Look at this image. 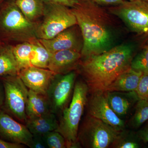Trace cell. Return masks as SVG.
<instances>
[{
  "label": "cell",
  "mask_w": 148,
  "mask_h": 148,
  "mask_svg": "<svg viewBox=\"0 0 148 148\" xmlns=\"http://www.w3.org/2000/svg\"><path fill=\"white\" fill-rule=\"evenodd\" d=\"M44 18L37 28L38 39H50L66 29L77 24L72 9L66 6L45 4Z\"/></svg>",
  "instance_id": "obj_6"
},
{
  "label": "cell",
  "mask_w": 148,
  "mask_h": 148,
  "mask_svg": "<svg viewBox=\"0 0 148 148\" xmlns=\"http://www.w3.org/2000/svg\"><path fill=\"white\" fill-rule=\"evenodd\" d=\"M45 4H53L66 6L69 8H74L79 1L78 0H42Z\"/></svg>",
  "instance_id": "obj_28"
},
{
  "label": "cell",
  "mask_w": 148,
  "mask_h": 148,
  "mask_svg": "<svg viewBox=\"0 0 148 148\" xmlns=\"http://www.w3.org/2000/svg\"><path fill=\"white\" fill-rule=\"evenodd\" d=\"M27 119H32L51 112L45 95L29 90L26 106Z\"/></svg>",
  "instance_id": "obj_18"
},
{
  "label": "cell",
  "mask_w": 148,
  "mask_h": 148,
  "mask_svg": "<svg viewBox=\"0 0 148 148\" xmlns=\"http://www.w3.org/2000/svg\"><path fill=\"white\" fill-rule=\"evenodd\" d=\"M131 69L142 72L143 73H148V46L146 45L143 50L133 58L131 61Z\"/></svg>",
  "instance_id": "obj_25"
},
{
  "label": "cell",
  "mask_w": 148,
  "mask_h": 148,
  "mask_svg": "<svg viewBox=\"0 0 148 148\" xmlns=\"http://www.w3.org/2000/svg\"><path fill=\"white\" fill-rule=\"evenodd\" d=\"M12 49L19 71L32 66L31 59L33 45L32 42H21L13 46Z\"/></svg>",
  "instance_id": "obj_21"
},
{
  "label": "cell",
  "mask_w": 148,
  "mask_h": 148,
  "mask_svg": "<svg viewBox=\"0 0 148 148\" xmlns=\"http://www.w3.org/2000/svg\"><path fill=\"white\" fill-rule=\"evenodd\" d=\"M109 10L132 32L138 35L148 34V0L124 1Z\"/></svg>",
  "instance_id": "obj_8"
},
{
  "label": "cell",
  "mask_w": 148,
  "mask_h": 148,
  "mask_svg": "<svg viewBox=\"0 0 148 148\" xmlns=\"http://www.w3.org/2000/svg\"><path fill=\"white\" fill-rule=\"evenodd\" d=\"M22 14L29 21L33 22L43 16L45 4L42 0H14Z\"/></svg>",
  "instance_id": "obj_20"
},
{
  "label": "cell",
  "mask_w": 148,
  "mask_h": 148,
  "mask_svg": "<svg viewBox=\"0 0 148 148\" xmlns=\"http://www.w3.org/2000/svg\"><path fill=\"white\" fill-rule=\"evenodd\" d=\"M55 75L48 69L32 66L21 69L18 75L29 90L46 95Z\"/></svg>",
  "instance_id": "obj_12"
},
{
  "label": "cell",
  "mask_w": 148,
  "mask_h": 148,
  "mask_svg": "<svg viewBox=\"0 0 148 148\" xmlns=\"http://www.w3.org/2000/svg\"><path fill=\"white\" fill-rule=\"evenodd\" d=\"M81 58L80 51L69 49L57 51L51 53L48 69L56 75L67 73L76 69Z\"/></svg>",
  "instance_id": "obj_13"
},
{
  "label": "cell",
  "mask_w": 148,
  "mask_h": 148,
  "mask_svg": "<svg viewBox=\"0 0 148 148\" xmlns=\"http://www.w3.org/2000/svg\"><path fill=\"white\" fill-rule=\"evenodd\" d=\"M123 131L88 114L79 129L78 140L85 148H107L112 145Z\"/></svg>",
  "instance_id": "obj_5"
},
{
  "label": "cell",
  "mask_w": 148,
  "mask_h": 148,
  "mask_svg": "<svg viewBox=\"0 0 148 148\" xmlns=\"http://www.w3.org/2000/svg\"><path fill=\"white\" fill-rule=\"evenodd\" d=\"M1 46V44H0V47Z\"/></svg>",
  "instance_id": "obj_37"
},
{
  "label": "cell",
  "mask_w": 148,
  "mask_h": 148,
  "mask_svg": "<svg viewBox=\"0 0 148 148\" xmlns=\"http://www.w3.org/2000/svg\"><path fill=\"white\" fill-rule=\"evenodd\" d=\"M78 1H82V0H78Z\"/></svg>",
  "instance_id": "obj_36"
},
{
  "label": "cell",
  "mask_w": 148,
  "mask_h": 148,
  "mask_svg": "<svg viewBox=\"0 0 148 148\" xmlns=\"http://www.w3.org/2000/svg\"><path fill=\"white\" fill-rule=\"evenodd\" d=\"M13 46L0 47V77L15 75L19 74V70L14 55Z\"/></svg>",
  "instance_id": "obj_19"
},
{
  "label": "cell",
  "mask_w": 148,
  "mask_h": 148,
  "mask_svg": "<svg viewBox=\"0 0 148 148\" xmlns=\"http://www.w3.org/2000/svg\"><path fill=\"white\" fill-rule=\"evenodd\" d=\"M38 25L26 18L14 0L6 3L0 11V30L14 40L30 42L37 38Z\"/></svg>",
  "instance_id": "obj_4"
},
{
  "label": "cell",
  "mask_w": 148,
  "mask_h": 148,
  "mask_svg": "<svg viewBox=\"0 0 148 148\" xmlns=\"http://www.w3.org/2000/svg\"><path fill=\"white\" fill-rule=\"evenodd\" d=\"M47 148V147L44 140L42 136L33 135L32 148Z\"/></svg>",
  "instance_id": "obj_29"
},
{
  "label": "cell",
  "mask_w": 148,
  "mask_h": 148,
  "mask_svg": "<svg viewBox=\"0 0 148 148\" xmlns=\"http://www.w3.org/2000/svg\"><path fill=\"white\" fill-rule=\"evenodd\" d=\"M72 10L82 36L81 59L104 53L115 46L112 21L99 5L90 0H82Z\"/></svg>",
  "instance_id": "obj_1"
},
{
  "label": "cell",
  "mask_w": 148,
  "mask_h": 148,
  "mask_svg": "<svg viewBox=\"0 0 148 148\" xmlns=\"http://www.w3.org/2000/svg\"><path fill=\"white\" fill-rule=\"evenodd\" d=\"M4 102V95L3 94L2 90L0 86V109L3 106Z\"/></svg>",
  "instance_id": "obj_33"
},
{
  "label": "cell",
  "mask_w": 148,
  "mask_h": 148,
  "mask_svg": "<svg viewBox=\"0 0 148 148\" xmlns=\"http://www.w3.org/2000/svg\"><path fill=\"white\" fill-rule=\"evenodd\" d=\"M0 109V137L11 143H18L32 148L33 135L25 124H22Z\"/></svg>",
  "instance_id": "obj_11"
},
{
  "label": "cell",
  "mask_w": 148,
  "mask_h": 148,
  "mask_svg": "<svg viewBox=\"0 0 148 148\" xmlns=\"http://www.w3.org/2000/svg\"><path fill=\"white\" fill-rule=\"evenodd\" d=\"M140 140L137 134L133 135L131 133L125 132L124 130L112 147L116 148H140Z\"/></svg>",
  "instance_id": "obj_24"
},
{
  "label": "cell",
  "mask_w": 148,
  "mask_h": 148,
  "mask_svg": "<svg viewBox=\"0 0 148 148\" xmlns=\"http://www.w3.org/2000/svg\"><path fill=\"white\" fill-rule=\"evenodd\" d=\"M140 140L144 143H148V121L145 127L136 133Z\"/></svg>",
  "instance_id": "obj_32"
},
{
  "label": "cell",
  "mask_w": 148,
  "mask_h": 148,
  "mask_svg": "<svg viewBox=\"0 0 148 148\" xmlns=\"http://www.w3.org/2000/svg\"><path fill=\"white\" fill-rule=\"evenodd\" d=\"M4 0H0V5L3 2V1Z\"/></svg>",
  "instance_id": "obj_34"
},
{
  "label": "cell",
  "mask_w": 148,
  "mask_h": 148,
  "mask_svg": "<svg viewBox=\"0 0 148 148\" xmlns=\"http://www.w3.org/2000/svg\"><path fill=\"white\" fill-rule=\"evenodd\" d=\"M147 45L148 46V45Z\"/></svg>",
  "instance_id": "obj_38"
},
{
  "label": "cell",
  "mask_w": 148,
  "mask_h": 148,
  "mask_svg": "<svg viewBox=\"0 0 148 148\" xmlns=\"http://www.w3.org/2000/svg\"><path fill=\"white\" fill-rule=\"evenodd\" d=\"M73 27L64 30L50 39L39 40L51 53L69 49L80 51L78 47L77 36Z\"/></svg>",
  "instance_id": "obj_14"
},
{
  "label": "cell",
  "mask_w": 148,
  "mask_h": 148,
  "mask_svg": "<svg viewBox=\"0 0 148 148\" xmlns=\"http://www.w3.org/2000/svg\"><path fill=\"white\" fill-rule=\"evenodd\" d=\"M124 1H134V0H123Z\"/></svg>",
  "instance_id": "obj_35"
},
{
  "label": "cell",
  "mask_w": 148,
  "mask_h": 148,
  "mask_svg": "<svg viewBox=\"0 0 148 148\" xmlns=\"http://www.w3.org/2000/svg\"><path fill=\"white\" fill-rule=\"evenodd\" d=\"M24 146L22 144L11 143L0 138V148H24Z\"/></svg>",
  "instance_id": "obj_31"
},
{
  "label": "cell",
  "mask_w": 148,
  "mask_h": 148,
  "mask_svg": "<svg viewBox=\"0 0 148 148\" xmlns=\"http://www.w3.org/2000/svg\"><path fill=\"white\" fill-rule=\"evenodd\" d=\"M148 121V100L139 99L135 104V112L130 121V125L137 129Z\"/></svg>",
  "instance_id": "obj_23"
},
{
  "label": "cell",
  "mask_w": 148,
  "mask_h": 148,
  "mask_svg": "<svg viewBox=\"0 0 148 148\" xmlns=\"http://www.w3.org/2000/svg\"><path fill=\"white\" fill-rule=\"evenodd\" d=\"M77 73L75 71L61 75H55L47 92L46 96L51 112L61 114L73 91Z\"/></svg>",
  "instance_id": "obj_9"
},
{
  "label": "cell",
  "mask_w": 148,
  "mask_h": 148,
  "mask_svg": "<svg viewBox=\"0 0 148 148\" xmlns=\"http://www.w3.org/2000/svg\"><path fill=\"white\" fill-rule=\"evenodd\" d=\"M134 51V46L124 44L83 59L79 65L88 91H106L118 77L130 69Z\"/></svg>",
  "instance_id": "obj_2"
},
{
  "label": "cell",
  "mask_w": 148,
  "mask_h": 148,
  "mask_svg": "<svg viewBox=\"0 0 148 148\" xmlns=\"http://www.w3.org/2000/svg\"><path fill=\"white\" fill-rule=\"evenodd\" d=\"M25 125L33 135L43 136L56 130L58 126L56 115L52 112L37 117L27 119Z\"/></svg>",
  "instance_id": "obj_16"
},
{
  "label": "cell",
  "mask_w": 148,
  "mask_h": 148,
  "mask_svg": "<svg viewBox=\"0 0 148 148\" xmlns=\"http://www.w3.org/2000/svg\"><path fill=\"white\" fill-rule=\"evenodd\" d=\"M98 5L116 6L123 2V0H90Z\"/></svg>",
  "instance_id": "obj_30"
},
{
  "label": "cell",
  "mask_w": 148,
  "mask_h": 148,
  "mask_svg": "<svg viewBox=\"0 0 148 148\" xmlns=\"http://www.w3.org/2000/svg\"><path fill=\"white\" fill-rule=\"evenodd\" d=\"M135 92L139 99L148 100V73H143Z\"/></svg>",
  "instance_id": "obj_27"
},
{
  "label": "cell",
  "mask_w": 148,
  "mask_h": 148,
  "mask_svg": "<svg viewBox=\"0 0 148 148\" xmlns=\"http://www.w3.org/2000/svg\"><path fill=\"white\" fill-rule=\"evenodd\" d=\"M143 73L131 68L121 74L111 84L106 91H135Z\"/></svg>",
  "instance_id": "obj_17"
},
{
  "label": "cell",
  "mask_w": 148,
  "mask_h": 148,
  "mask_svg": "<svg viewBox=\"0 0 148 148\" xmlns=\"http://www.w3.org/2000/svg\"><path fill=\"white\" fill-rule=\"evenodd\" d=\"M88 92V87L85 82L77 81L75 83L70 105L61 113L58 127L56 131L64 136L67 148L81 147L78 140V135L80 122L87 104Z\"/></svg>",
  "instance_id": "obj_3"
},
{
  "label": "cell",
  "mask_w": 148,
  "mask_h": 148,
  "mask_svg": "<svg viewBox=\"0 0 148 148\" xmlns=\"http://www.w3.org/2000/svg\"><path fill=\"white\" fill-rule=\"evenodd\" d=\"M42 137L47 148H67L65 138L60 132L56 130L47 132Z\"/></svg>",
  "instance_id": "obj_26"
},
{
  "label": "cell",
  "mask_w": 148,
  "mask_h": 148,
  "mask_svg": "<svg viewBox=\"0 0 148 148\" xmlns=\"http://www.w3.org/2000/svg\"><path fill=\"white\" fill-rule=\"evenodd\" d=\"M4 90V106L6 112L25 124L26 109L29 89L18 75L2 77Z\"/></svg>",
  "instance_id": "obj_7"
},
{
  "label": "cell",
  "mask_w": 148,
  "mask_h": 148,
  "mask_svg": "<svg viewBox=\"0 0 148 148\" xmlns=\"http://www.w3.org/2000/svg\"><path fill=\"white\" fill-rule=\"evenodd\" d=\"M87 100L88 115L102 121L119 131L125 130V122L113 110L109 105L107 92H98L91 93Z\"/></svg>",
  "instance_id": "obj_10"
},
{
  "label": "cell",
  "mask_w": 148,
  "mask_h": 148,
  "mask_svg": "<svg viewBox=\"0 0 148 148\" xmlns=\"http://www.w3.org/2000/svg\"><path fill=\"white\" fill-rule=\"evenodd\" d=\"M109 105L120 117L126 115L139 98L135 91H106Z\"/></svg>",
  "instance_id": "obj_15"
},
{
  "label": "cell",
  "mask_w": 148,
  "mask_h": 148,
  "mask_svg": "<svg viewBox=\"0 0 148 148\" xmlns=\"http://www.w3.org/2000/svg\"><path fill=\"white\" fill-rule=\"evenodd\" d=\"M33 45L31 63L32 66L48 69L51 53L41 43L38 39L33 40Z\"/></svg>",
  "instance_id": "obj_22"
}]
</instances>
